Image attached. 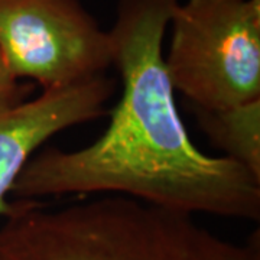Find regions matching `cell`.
<instances>
[{
    "mask_svg": "<svg viewBox=\"0 0 260 260\" xmlns=\"http://www.w3.org/2000/svg\"><path fill=\"white\" fill-rule=\"evenodd\" d=\"M116 84L100 75L64 88L44 90L35 100L0 113V217L12 211L8 201L20 171L49 138L100 117Z\"/></svg>",
    "mask_w": 260,
    "mask_h": 260,
    "instance_id": "obj_5",
    "label": "cell"
},
{
    "mask_svg": "<svg viewBox=\"0 0 260 260\" xmlns=\"http://www.w3.org/2000/svg\"><path fill=\"white\" fill-rule=\"evenodd\" d=\"M30 85H22L10 71L9 64L0 47V113L10 110L25 102Z\"/></svg>",
    "mask_w": 260,
    "mask_h": 260,
    "instance_id": "obj_7",
    "label": "cell"
},
{
    "mask_svg": "<svg viewBox=\"0 0 260 260\" xmlns=\"http://www.w3.org/2000/svg\"><path fill=\"white\" fill-rule=\"evenodd\" d=\"M0 47L18 80L44 90L100 77L113 65L110 34L80 0H0Z\"/></svg>",
    "mask_w": 260,
    "mask_h": 260,
    "instance_id": "obj_4",
    "label": "cell"
},
{
    "mask_svg": "<svg viewBox=\"0 0 260 260\" xmlns=\"http://www.w3.org/2000/svg\"><path fill=\"white\" fill-rule=\"evenodd\" d=\"M179 0H117L109 30L120 100L109 127L90 146L34 155L10 195H126L168 210L259 221L260 178L189 139L162 52Z\"/></svg>",
    "mask_w": 260,
    "mask_h": 260,
    "instance_id": "obj_1",
    "label": "cell"
},
{
    "mask_svg": "<svg viewBox=\"0 0 260 260\" xmlns=\"http://www.w3.org/2000/svg\"><path fill=\"white\" fill-rule=\"evenodd\" d=\"M195 117L217 148L260 178V99L218 109H194Z\"/></svg>",
    "mask_w": 260,
    "mask_h": 260,
    "instance_id": "obj_6",
    "label": "cell"
},
{
    "mask_svg": "<svg viewBox=\"0 0 260 260\" xmlns=\"http://www.w3.org/2000/svg\"><path fill=\"white\" fill-rule=\"evenodd\" d=\"M169 25L168 75L194 109L260 99V0H186Z\"/></svg>",
    "mask_w": 260,
    "mask_h": 260,
    "instance_id": "obj_3",
    "label": "cell"
},
{
    "mask_svg": "<svg viewBox=\"0 0 260 260\" xmlns=\"http://www.w3.org/2000/svg\"><path fill=\"white\" fill-rule=\"evenodd\" d=\"M0 260H260V233L233 242L191 214L126 195L56 208L16 200L0 224Z\"/></svg>",
    "mask_w": 260,
    "mask_h": 260,
    "instance_id": "obj_2",
    "label": "cell"
}]
</instances>
